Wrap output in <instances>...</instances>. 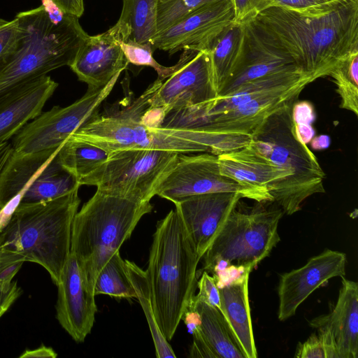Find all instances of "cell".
Listing matches in <instances>:
<instances>
[{
	"mask_svg": "<svg viewBox=\"0 0 358 358\" xmlns=\"http://www.w3.org/2000/svg\"><path fill=\"white\" fill-rule=\"evenodd\" d=\"M234 17L231 0L209 3L157 33L151 43L152 48L169 55L184 49L208 50Z\"/></svg>",
	"mask_w": 358,
	"mask_h": 358,
	"instance_id": "obj_15",
	"label": "cell"
},
{
	"mask_svg": "<svg viewBox=\"0 0 358 358\" xmlns=\"http://www.w3.org/2000/svg\"><path fill=\"white\" fill-rule=\"evenodd\" d=\"M58 83L45 75L32 81L0 104V145L36 117Z\"/></svg>",
	"mask_w": 358,
	"mask_h": 358,
	"instance_id": "obj_22",
	"label": "cell"
},
{
	"mask_svg": "<svg viewBox=\"0 0 358 358\" xmlns=\"http://www.w3.org/2000/svg\"><path fill=\"white\" fill-rule=\"evenodd\" d=\"M121 73L102 87L87 88L81 98L68 106H55L41 112L13 137V150L27 154L59 148L71 134L99 115L100 106Z\"/></svg>",
	"mask_w": 358,
	"mask_h": 358,
	"instance_id": "obj_11",
	"label": "cell"
},
{
	"mask_svg": "<svg viewBox=\"0 0 358 358\" xmlns=\"http://www.w3.org/2000/svg\"><path fill=\"white\" fill-rule=\"evenodd\" d=\"M22 33L19 20L0 18V60L10 53L15 47Z\"/></svg>",
	"mask_w": 358,
	"mask_h": 358,
	"instance_id": "obj_35",
	"label": "cell"
},
{
	"mask_svg": "<svg viewBox=\"0 0 358 358\" xmlns=\"http://www.w3.org/2000/svg\"><path fill=\"white\" fill-rule=\"evenodd\" d=\"M120 45L128 63L136 66H150L154 69L158 75L157 78L160 80H164L175 70L176 65L164 66L155 59L152 55L155 50L150 43H139L134 41H120Z\"/></svg>",
	"mask_w": 358,
	"mask_h": 358,
	"instance_id": "obj_32",
	"label": "cell"
},
{
	"mask_svg": "<svg viewBox=\"0 0 358 358\" xmlns=\"http://www.w3.org/2000/svg\"><path fill=\"white\" fill-rule=\"evenodd\" d=\"M285 104L268 116L251 136L250 145L289 175L287 203L283 213L299 211L310 196L324 193L325 173L317 157L295 135L292 106Z\"/></svg>",
	"mask_w": 358,
	"mask_h": 358,
	"instance_id": "obj_6",
	"label": "cell"
},
{
	"mask_svg": "<svg viewBox=\"0 0 358 358\" xmlns=\"http://www.w3.org/2000/svg\"><path fill=\"white\" fill-rule=\"evenodd\" d=\"M57 356L52 348L41 345L34 350H27L20 356V358L28 357H52Z\"/></svg>",
	"mask_w": 358,
	"mask_h": 358,
	"instance_id": "obj_41",
	"label": "cell"
},
{
	"mask_svg": "<svg viewBox=\"0 0 358 358\" xmlns=\"http://www.w3.org/2000/svg\"><path fill=\"white\" fill-rule=\"evenodd\" d=\"M310 143L313 149L315 150H320L327 149L329 147L331 139L327 135H320L314 136Z\"/></svg>",
	"mask_w": 358,
	"mask_h": 358,
	"instance_id": "obj_42",
	"label": "cell"
},
{
	"mask_svg": "<svg viewBox=\"0 0 358 358\" xmlns=\"http://www.w3.org/2000/svg\"><path fill=\"white\" fill-rule=\"evenodd\" d=\"M59 149L27 154L13 149L0 175L1 210L17 196L19 203H37L80 187L57 161Z\"/></svg>",
	"mask_w": 358,
	"mask_h": 358,
	"instance_id": "obj_10",
	"label": "cell"
},
{
	"mask_svg": "<svg viewBox=\"0 0 358 358\" xmlns=\"http://www.w3.org/2000/svg\"><path fill=\"white\" fill-rule=\"evenodd\" d=\"M244 36L243 24L232 22L219 34L207 50L217 95L238 64L243 48Z\"/></svg>",
	"mask_w": 358,
	"mask_h": 358,
	"instance_id": "obj_26",
	"label": "cell"
},
{
	"mask_svg": "<svg viewBox=\"0 0 358 358\" xmlns=\"http://www.w3.org/2000/svg\"><path fill=\"white\" fill-rule=\"evenodd\" d=\"M330 1H332L334 2L341 3V2H343V1H345L348 0H330Z\"/></svg>",
	"mask_w": 358,
	"mask_h": 358,
	"instance_id": "obj_44",
	"label": "cell"
},
{
	"mask_svg": "<svg viewBox=\"0 0 358 358\" xmlns=\"http://www.w3.org/2000/svg\"><path fill=\"white\" fill-rule=\"evenodd\" d=\"M120 41L110 29L88 36L80 47L69 67L88 88L106 85L128 65Z\"/></svg>",
	"mask_w": 358,
	"mask_h": 358,
	"instance_id": "obj_20",
	"label": "cell"
},
{
	"mask_svg": "<svg viewBox=\"0 0 358 358\" xmlns=\"http://www.w3.org/2000/svg\"><path fill=\"white\" fill-rule=\"evenodd\" d=\"M308 85L301 83L269 94L220 113L197 115L185 108L173 110L159 127L201 132L215 136H249L272 113L298 97Z\"/></svg>",
	"mask_w": 358,
	"mask_h": 358,
	"instance_id": "obj_12",
	"label": "cell"
},
{
	"mask_svg": "<svg viewBox=\"0 0 358 358\" xmlns=\"http://www.w3.org/2000/svg\"><path fill=\"white\" fill-rule=\"evenodd\" d=\"M199 292L194 298L221 310L219 287L215 278L203 271L197 282Z\"/></svg>",
	"mask_w": 358,
	"mask_h": 358,
	"instance_id": "obj_36",
	"label": "cell"
},
{
	"mask_svg": "<svg viewBox=\"0 0 358 358\" xmlns=\"http://www.w3.org/2000/svg\"><path fill=\"white\" fill-rule=\"evenodd\" d=\"M189 305L199 316L193 335L192 357L245 358L227 319L216 307L193 298Z\"/></svg>",
	"mask_w": 358,
	"mask_h": 358,
	"instance_id": "obj_21",
	"label": "cell"
},
{
	"mask_svg": "<svg viewBox=\"0 0 358 358\" xmlns=\"http://www.w3.org/2000/svg\"><path fill=\"white\" fill-rule=\"evenodd\" d=\"M242 24L245 34L242 54L217 96H227L248 82L271 74L299 71L289 52L255 19Z\"/></svg>",
	"mask_w": 358,
	"mask_h": 358,
	"instance_id": "obj_14",
	"label": "cell"
},
{
	"mask_svg": "<svg viewBox=\"0 0 358 358\" xmlns=\"http://www.w3.org/2000/svg\"><path fill=\"white\" fill-rule=\"evenodd\" d=\"M211 192H236L243 198L248 197L243 187L220 173L217 155L203 152L188 156L181 153L156 195L174 203L193 195Z\"/></svg>",
	"mask_w": 358,
	"mask_h": 358,
	"instance_id": "obj_16",
	"label": "cell"
},
{
	"mask_svg": "<svg viewBox=\"0 0 358 358\" xmlns=\"http://www.w3.org/2000/svg\"><path fill=\"white\" fill-rule=\"evenodd\" d=\"M255 19L289 52L299 71L314 81L329 76L358 50V0L318 14L272 6Z\"/></svg>",
	"mask_w": 358,
	"mask_h": 358,
	"instance_id": "obj_1",
	"label": "cell"
},
{
	"mask_svg": "<svg viewBox=\"0 0 358 358\" xmlns=\"http://www.w3.org/2000/svg\"><path fill=\"white\" fill-rule=\"evenodd\" d=\"M175 65L174 71L150 99V107L162 109L166 115L217 97L207 50L184 49Z\"/></svg>",
	"mask_w": 358,
	"mask_h": 358,
	"instance_id": "obj_13",
	"label": "cell"
},
{
	"mask_svg": "<svg viewBox=\"0 0 358 358\" xmlns=\"http://www.w3.org/2000/svg\"><path fill=\"white\" fill-rule=\"evenodd\" d=\"M296 358H327L322 339L313 333L303 343H299L294 355Z\"/></svg>",
	"mask_w": 358,
	"mask_h": 358,
	"instance_id": "obj_37",
	"label": "cell"
},
{
	"mask_svg": "<svg viewBox=\"0 0 358 358\" xmlns=\"http://www.w3.org/2000/svg\"><path fill=\"white\" fill-rule=\"evenodd\" d=\"M282 215L281 208H234L203 256L202 271L214 273L224 264H234L252 271L280 241L278 227Z\"/></svg>",
	"mask_w": 358,
	"mask_h": 358,
	"instance_id": "obj_8",
	"label": "cell"
},
{
	"mask_svg": "<svg viewBox=\"0 0 358 358\" xmlns=\"http://www.w3.org/2000/svg\"><path fill=\"white\" fill-rule=\"evenodd\" d=\"M343 2L337 3L330 0H262L261 10L276 6L301 13L318 14L330 11Z\"/></svg>",
	"mask_w": 358,
	"mask_h": 358,
	"instance_id": "obj_34",
	"label": "cell"
},
{
	"mask_svg": "<svg viewBox=\"0 0 358 358\" xmlns=\"http://www.w3.org/2000/svg\"><path fill=\"white\" fill-rule=\"evenodd\" d=\"M108 155L99 147L69 137L60 146L57 159L60 165L79 182L101 166Z\"/></svg>",
	"mask_w": 358,
	"mask_h": 358,
	"instance_id": "obj_27",
	"label": "cell"
},
{
	"mask_svg": "<svg viewBox=\"0 0 358 358\" xmlns=\"http://www.w3.org/2000/svg\"><path fill=\"white\" fill-rule=\"evenodd\" d=\"M250 270L228 285L219 287L221 310L245 357L256 358L250 308L248 300Z\"/></svg>",
	"mask_w": 358,
	"mask_h": 358,
	"instance_id": "obj_24",
	"label": "cell"
},
{
	"mask_svg": "<svg viewBox=\"0 0 358 358\" xmlns=\"http://www.w3.org/2000/svg\"><path fill=\"white\" fill-rule=\"evenodd\" d=\"M346 263L344 252L327 249L310 258L303 266L280 275L279 320L285 321L294 315L299 306L330 279L344 277Z\"/></svg>",
	"mask_w": 358,
	"mask_h": 358,
	"instance_id": "obj_17",
	"label": "cell"
},
{
	"mask_svg": "<svg viewBox=\"0 0 358 358\" xmlns=\"http://www.w3.org/2000/svg\"><path fill=\"white\" fill-rule=\"evenodd\" d=\"M78 189L48 201L18 203L0 227V279L12 280L29 262L42 266L57 285L71 254Z\"/></svg>",
	"mask_w": 358,
	"mask_h": 358,
	"instance_id": "obj_2",
	"label": "cell"
},
{
	"mask_svg": "<svg viewBox=\"0 0 358 358\" xmlns=\"http://www.w3.org/2000/svg\"><path fill=\"white\" fill-rule=\"evenodd\" d=\"M201 259L178 210H171L157 222L145 270L155 318L167 341L195 296Z\"/></svg>",
	"mask_w": 358,
	"mask_h": 358,
	"instance_id": "obj_4",
	"label": "cell"
},
{
	"mask_svg": "<svg viewBox=\"0 0 358 358\" xmlns=\"http://www.w3.org/2000/svg\"><path fill=\"white\" fill-rule=\"evenodd\" d=\"M159 0H122L117 22L110 29L120 41L151 43L157 34Z\"/></svg>",
	"mask_w": 358,
	"mask_h": 358,
	"instance_id": "obj_25",
	"label": "cell"
},
{
	"mask_svg": "<svg viewBox=\"0 0 358 358\" xmlns=\"http://www.w3.org/2000/svg\"><path fill=\"white\" fill-rule=\"evenodd\" d=\"M329 326L339 358L358 357V284L342 278L335 306L327 315L317 317Z\"/></svg>",
	"mask_w": 358,
	"mask_h": 358,
	"instance_id": "obj_23",
	"label": "cell"
},
{
	"mask_svg": "<svg viewBox=\"0 0 358 358\" xmlns=\"http://www.w3.org/2000/svg\"><path fill=\"white\" fill-rule=\"evenodd\" d=\"M162 83L157 78L130 103L99 115L69 137L99 147L108 154L127 149L161 150L182 154L210 152L206 146L175 135L169 129L150 127L142 122V113Z\"/></svg>",
	"mask_w": 358,
	"mask_h": 358,
	"instance_id": "obj_7",
	"label": "cell"
},
{
	"mask_svg": "<svg viewBox=\"0 0 358 358\" xmlns=\"http://www.w3.org/2000/svg\"><path fill=\"white\" fill-rule=\"evenodd\" d=\"M57 287L56 317L76 342L82 343L92 331L97 307L95 295L72 253L63 267Z\"/></svg>",
	"mask_w": 358,
	"mask_h": 358,
	"instance_id": "obj_18",
	"label": "cell"
},
{
	"mask_svg": "<svg viewBox=\"0 0 358 358\" xmlns=\"http://www.w3.org/2000/svg\"><path fill=\"white\" fill-rule=\"evenodd\" d=\"M178 152L151 149H127L108 154L96 169L79 181L110 193L146 201L175 166Z\"/></svg>",
	"mask_w": 358,
	"mask_h": 358,
	"instance_id": "obj_9",
	"label": "cell"
},
{
	"mask_svg": "<svg viewBox=\"0 0 358 358\" xmlns=\"http://www.w3.org/2000/svg\"><path fill=\"white\" fill-rule=\"evenodd\" d=\"M9 157V152L6 148L0 145V175L3 169V167ZM1 212V210H0Z\"/></svg>",
	"mask_w": 358,
	"mask_h": 358,
	"instance_id": "obj_43",
	"label": "cell"
},
{
	"mask_svg": "<svg viewBox=\"0 0 358 358\" xmlns=\"http://www.w3.org/2000/svg\"><path fill=\"white\" fill-rule=\"evenodd\" d=\"M66 13L80 18L84 13L83 0H48Z\"/></svg>",
	"mask_w": 358,
	"mask_h": 358,
	"instance_id": "obj_40",
	"label": "cell"
},
{
	"mask_svg": "<svg viewBox=\"0 0 358 358\" xmlns=\"http://www.w3.org/2000/svg\"><path fill=\"white\" fill-rule=\"evenodd\" d=\"M22 293V289L16 281L0 279V317Z\"/></svg>",
	"mask_w": 358,
	"mask_h": 358,
	"instance_id": "obj_39",
	"label": "cell"
},
{
	"mask_svg": "<svg viewBox=\"0 0 358 358\" xmlns=\"http://www.w3.org/2000/svg\"><path fill=\"white\" fill-rule=\"evenodd\" d=\"M241 198L242 195L236 192H211L193 195L174 203L201 259Z\"/></svg>",
	"mask_w": 358,
	"mask_h": 358,
	"instance_id": "obj_19",
	"label": "cell"
},
{
	"mask_svg": "<svg viewBox=\"0 0 358 358\" xmlns=\"http://www.w3.org/2000/svg\"><path fill=\"white\" fill-rule=\"evenodd\" d=\"M94 294L95 296L106 294L116 299H136L120 251L115 253L99 271L95 280Z\"/></svg>",
	"mask_w": 358,
	"mask_h": 358,
	"instance_id": "obj_29",
	"label": "cell"
},
{
	"mask_svg": "<svg viewBox=\"0 0 358 358\" xmlns=\"http://www.w3.org/2000/svg\"><path fill=\"white\" fill-rule=\"evenodd\" d=\"M152 208L150 201L96 188L77 211L72 224L71 253L76 257L93 294L102 267L120 251L140 220Z\"/></svg>",
	"mask_w": 358,
	"mask_h": 358,
	"instance_id": "obj_5",
	"label": "cell"
},
{
	"mask_svg": "<svg viewBox=\"0 0 358 358\" xmlns=\"http://www.w3.org/2000/svg\"><path fill=\"white\" fill-rule=\"evenodd\" d=\"M336 92L341 98L340 107L358 115V50L351 52L331 72Z\"/></svg>",
	"mask_w": 358,
	"mask_h": 358,
	"instance_id": "obj_30",
	"label": "cell"
},
{
	"mask_svg": "<svg viewBox=\"0 0 358 358\" xmlns=\"http://www.w3.org/2000/svg\"><path fill=\"white\" fill-rule=\"evenodd\" d=\"M18 13L22 28L15 48L0 60V104L32 81L70 66L89 34L79 18L48 0Z\"/></svg>",
	"mask_w": 358,
	"mask_h": 358,
	"instance_id": "obj_3",
	"label": "cell"
},
{
	"mask_svg": "<svg viewBox=\"0 0 358 358\" xmlns=\"http://www.w3.org/2000/svg\"><path fill=\"white\" fill-rule=\"evenodd\" d=\"M315 119L314 108L308 101H296L292 106V120L294 133L299 141L303 144L310 142L315 136L312 123Z\"/></svg>",
	"mask_w": 358,
	"mask_h": 358,
	"instance_id": "obj_33",
	"label": "cell"
},
{
	"mask_svg": "<svg viewBox=\"0 0 358 358\" xmlns=\"http://www.w3.org/2000/svg\"><path fill=\"white\" fill-rule=\"evenodd\" d=\"M234 10L233 23L241 24L253 19L261 10L262 0H231Z\"/></svg>",
	"mask_w": 358,
	"mask_h": 358,
	"instance_id": "obj_38",
	"label": "cell"
},
{
	"mask_svg": "<svg viewBox=\"0 0 358 358\" xmlns=\"http://www.w3.org/2000/svg\"><path fill=\"white\" fill-rule=\"evenodd\" d=\"M124 262L128 275L136 294V299L141 305L148 323L155 347L157 357L175 358L176 355L169 342L162 335L155 318L146 271L131 261L124 260Z\"/></svg>",
	"mask_w": 358,
	"mask_h": 358,
	"instance_id": "obj_28",
	"label": "cell"
},
{
	"mask_svg": "<svg viewBox=\"0 0 358 358\" xmlns=\"http://www.w3.org/2000/svg\"><path fill=\"white\" fill-rule=\"evenodd\" d=\"M220 0H159L157 33L167 29L200 7Z\"/></svg>",
	"mask_w": 358,
	"mask_h": 358,
	"instance_id": "obj_31",
	"label": "cell"
}]
</instances>
